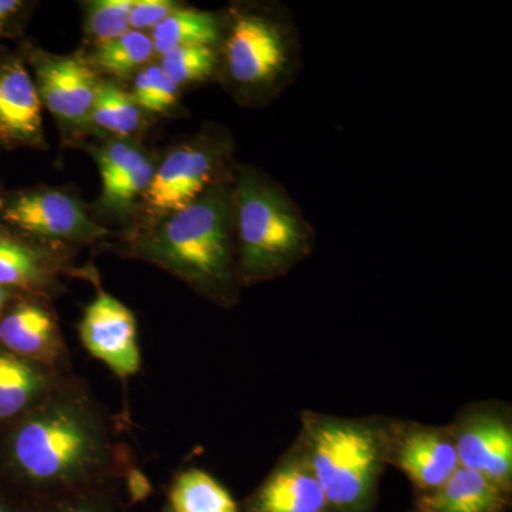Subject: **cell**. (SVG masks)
<instances>
[{
    "instance_id": "6da1fadb",
    "label": "cell",
    "mask_w": 512,
    "mask_h": 512,
    "mask_svg": "<svg viewBox=\"0 0 512 512\" xmlns=\"http://www.w3.org/2000/svg\"><path fill=\"white\" fill-rule=\"evenodd\" d=\"M234 170V168H232ZM131 254L160 266L217 305H235L238 281L232 171L183 210L138 229Z\"/></svg>"
},
{
    "instance_id": "7a4b0ae2",
    "label": "cell",
    "mask_w": 512,
    "mask_h": 512,
    "mask_svg": "<svg viewBox=\"0 0 512 512\" xmlns=\"http://www.w3.org/2000/svg\"><path fill=\"white\" fill-rule=\"evenodd\" d=\"M109 458L104 420L74 394H47L6 427L0 440V468L35 485L79 483L107 466Z\"/></svg>"
},
{
    "instance_id": "3957f363",
    "label": "cell",
    "mask_w": 512,
    "mask_h": 512,
    "mask_svg": "<svg viewBox=\"0 0 512 512\" xmlns=\"http://www.w3.org/2000/svg\"><path fill=\"white\" fill-rule=\"evenodd\" d=\"M232 215L241 288L282 278L315 248V229L301 208L258 168L234 165Z\"/></svg>"
},
{
    "instance_id": "277c9868",
    "label": "cell",
    "mask_w": 512,
    "mask_h": 512,
    "mask_svg": "<svg viewBox=\"0 0 512 512\" xmlns=\"http://www.w3.org/2000/svg\"><path fill=\"white\" fill-rule=\"evenodd\" d=\"M301 443L332 512H372L387 464L386 417L301 414Z\"/></svg>"
},
{
    "instance_id": "5b68a950",
    "label": "cell",
    "mask_w": 512,
    "mask_h": 512,
    "mask_svg": "<svg viewBox=\"0 0 512 512\" xmlns=\"http://www.w3.org/2000/svg\"><path fill=\"white\" fill-rule=\"evenodd\" d=\"M222 18L218 74L239 103H271L301 69L302 47L291 12L278 3H242Z\"/></svg>"
},
{
    "instance_id": "8992f818",
    "label": "cell",
    "mask_w": 512,
    "mask_h": 512,
    "mask_svg": "<svg viewBox=\"0 0 512 512\" xmlns=\"http://www.w3.org/2000/svg\"><path fill=\"white\" fill-rule=\"evenodd\" d=\"M234 141L228 131L208 127L168 151L143 202L151 220L183 210L234 168Z\"/></svg>"
},
{
    "instance_id": "52a82bcc",
    "label": "cell",
    "mask_w": 512,
    "mask_h": 512,
    "mask_svg": "<svg viewBox=\"0 0 512 512\" xmlns=\"http://www.w3.org/2000/svg\"><path fill=\"white\" fill-rule=\"evenodd\" d=\"M0 222L47 244L89 245L109 235L79 197L59 187L0 188Z\"/></svg>"
},
{
    "instance_id": "ba28073f",
    "label": "cell",
    "mask_w": 512,
    "mask_h": 512,
    "mask_svg": "<svg viewBox=\"0 0 512 512\" xmlns=\"http://www.w3.org/2000/svg\"><path fill=\"white\" fill-rule=\"evenodd\" d=\"M19 53L32 69L43 109L59 126L72 133L90 126L100 79L87 57L50 55L32 45H23Z\"/></svg>"
},
{
    "instance_id": "9c48e42d",
    "label": "cell",
    "mask_w": 512,
    "mask_h": 512,
    "mask_svg": "<svg viewBox=\"0 0 512 512\" xmlns=\"http://www.w3.org/2000/svg\"><path fill=\"white\" fill-rule=\"evenodd\" d=\"M460 467L477 471L497 487L512 490L510 407L498 402L470 404L450 424Z\"/></svg>"
},
{
    "instance_id": "30bf717a",
    "label": "cell",
    "mask_w": 512,
    "mask_h": 512,
    "mask_svg": "<svg viewBox=\"0 0 512 512\" xmlns=\"http://www.w3.org/2000/svg\"><path fill=\"white\" fill-rule=\"evenodd\" d=\"M387 464L420 495L433 493L460 467L450 426L387 419Z\"/></svg>"
},
{
    "instance_id": "8fae6325",
    "label": "cell",
    "mask_w": 512,
    "mask_h": 512,
    "mask_svg": "<svg viewBox=\"0 0 512 512\" xmlns=\"http://www.w3.org/2000/svg\"><path fill=\"white\" fill-rule=\"evenodd\" d=\"M79 335L87 352L120 379L126 380L140 370L136 316L103 289L84 308Z\"/></svg>"
},
{
    "instance_id": "7c38bea8",
    "label": "cell",
    "mask_w": 512,
    "mask_h": 512,
    "mask_svg": "<svg viewBox=\"0 0 512 512\" xmlns=\"http://www.w3.org/2000/svg\"><path fill=\"white\" fill-rule=\"evenodd\" d=\"M43 104L19 50L0 46V148L46 150Z\"/></svg>"
},
{
    "instance_id": "4fadbf2b",
    "label": "cell",
    "mask_w": 512,
    "mask_h": 512,
    "mask_svg": "<svg viewBox=\"0 0 512 512\" xmlns=\"http://www.w3.org/2000/svg\"><path fill=\"white\" fill-rule=\"evenodd\" d=\"M62 248L0 222V288L45 301L59 289L64 268Z\"/></svg>"
},
{
    "instance_id": "5bb4252c",
    "label": "cell",
    "mask_w": 512,
    "mask_h": 512,
    "mask_svg": "<svg viewBox=\"0 0 512 512\" xmlns=\"http://www.w3.org/2000/svg\"><path fill=\"white\" fill-rule=\"evenodd\" d=\"M245 512H332L298 439L256 488Z\"/></svg>"
},
{
    "instance_id": "9a60e30c",
    "label": "cell",
    "mask_w": 512,
    "mask_h": 512,
    "mask_svg": "<svg viewBox=\"0 0 512 512\" xmlns=\"http://www.w3.org/2000/svg\"><path fill=\"white\" fill-rule=\"evenodd\" d=\"M90 153L100 171L101 207L114 214L130 210L153 180L156 160L138 144L120 138L93 147Z\"/></svg>"
},
{
    "instance_id": "2e32d148",
    "label": "cell",
    "mask_w": 512,
    "mask_h": 512,
    "mask_svg": "<svg viewBox=\"0 0 512 512\" xmlns=\"http://www.w3.org/2000/svg\"><path fill=\"white\" fill-rule=\"evenodd\" d=\"M0 346L43 366L62 349L59 326L43 299L19 295L0 315Z\"/></svg>"
},
{
    "instance_id": "e0dca14e",
    "label": "cell",
    "mask_w": 512,
    "mask_h": 512,
    "mask_svg": "<svg viewBox=\"0 0 512 512\" xmlns=\"http://www.w3.org/2000/svg\"><path fill=\"white\" fill-rule=\"evenodd\" d=\"M510 494L477 471L458 467L433 493L420 495L417 512H505Z\"/></svg>"
},
{
    "instance_id": "ac0fdd59",
    "label": "cell",
    "mask_w": 512,
    "mask_h": 512,
    "mask_svg": "<svg viewBox=\"0 0 512 512\" xmlns=\"http://www.w3.org/2000/svg\"><path fill=\"white\" fill-rule=\"evenodd\" d=\"M49 367L0 346V427H9L49 394Z\"/></svg>"
},
{
    "instance_id": "d6986e66",
    "label": "cell",
    "mask_w": 512,
    "mask_h": 512,
    "mask_svg": "<svg viewBox=\"0 0 512 512\" xmlns=\"http://www.w3.org/2000/svg\"><path fill=\"white\" fill-rule=\"evenodd\" d=\"M224 18L187 6H178L156 29L151 30L154 50L158 55L190 46L220 47Z\"/></svg>"
},
{
    "instance_id": "ffe728a7",
    "label": "cell",
    "mask_w": 512,
    "mask_h": 512,
    "mask_svg": "<svg viewBox=\"0 0 512 512\" xmlns=\"http://www.w3.org/2000/svg\"><path fill=\"white\" fill-rule=\"evenodd\" d=\"M170 501L174 512H239L227 488L200 468H188L175 477Z\"/></svg>"
},
{
    "instance_id": "44dd1931",
    "label": "cell",
    "mask_w": 512,
    "mask_h": 512,
    "mask_svg": "<svg viewBox=\"0 0 512 512\" xmlns=\"http://www.w3.org/2000/svg\"><path fill=\"white\" fill-rule=\"evenodd\" d=\"M154 53L156 50L150 35L130 29L117 39L94 47L87 60L96 73L110 74L121 79L136 74Z\"/></svg>"
},
{
    "instance_id": "7402d4cb",
    "label": "cell",
    "mask_w": 512,
    "mask_h": 512,
    "mask_svg": "<svg viewBox=\"0 0 512 512\" xmlns=\"http://www.w3.org/2000/svg\"><path fill=\"white\" fill-rule=\"evenodd\" d=\"M92 124L126 140L143 128L144 113L138 109L130 93L110 80L100 79L94 99Z\"/></svg>"
},
{
    "instance_id": "603a6c76",
    "label": "cell",
    "mask_w": 512,
    "mask_h": 512,
    "mask_svg": "<svg viewBox=\"0 0 512 512\" xmlns=\"http://www.w3.org/2000/svg\"><path fill=\"white\" fill-rule=\"evenodd\" d=\"M158 66L181 89L217 76L220 73V50L212 46L181 47L161 56Z\"/></svg>"
},
{
    "instance_id": "cb8c5ba5",
    "label": "cell",
    "mask_w": 512,
    "mask_h": 512,
    "mask_svg": "<svg viewBox=\"0 0 512 512\" xmlns=\"http://www.w3.org/2000/svg\"><path fill=\"white\" fill-rule=\"evenodd\" d=\"M130 96L143 113L164 114L178 106L181 89L158 64H150L134 74Z\"/></svg>"
},
{
    "instance_id": "d4e9b609",
    "label": "cell",
    "mask_w": 512,
    "mask_h": 512,
    "mask_svg": "<svg viewBox=\"0 0 512 512\" xmlns=\"http://www.w3.org/2000/svg\"><path fill=\"white\" fill-rule=\"evenodd\" d=\"M134 0H96L89 3L84 19L86 35L94 46L103 45L130 30Z\"/></svg>"
},
{
    "instance_id": "484cf974",
    "label": "cell",
    "mask_w": 512,
    "mask_h": 512,
    "mask_svg": "<svg viewBox=\"0 0 512 512\" xmlns=\"http://www.w3.org/2000/svg\"><path fill=\"white\" fill-rule=\"evenodd\" d=\"M178 6L173 0H134L130 12V29L143 33L156 29Z\"/></svg>"
},
{
    "instance_id": "4316f807",
    "label": "cell",
    "mask_w": 512,
    "mask_h": 512,
    "mask_svg": "<svg viewBox=\"0 0 512 512\" xmlns=\"http://www.w3.org/2000/svg\"><path fill=\"white\" fill-rule=\"evenodd\" d=\"M28 8L22 0H0V39L20 36Z\"/></svg>"
},
{
    "instance_id": "83f0119b",
    "label": "cell",
    "mask_w": 512,
    "mask_h": 512,
    "mask_svg": "<svg viewBox=\"0 0 512 512\" xmlns=\"http://www.w3.org/2000/svg\"><path fill=\"white\" fill-rule=\"evenodd\" d=\"M19 293L9 291L6 288H0V315H2L3 311L8 308L10 302L13 299L18 298Z\"/></svg>"
},
{
    "instance_id": "f1b7e54d",
    "label": "cell",
    "mask_w": 512,
    "mask_h": 512,
    "mask_svg": "<svg viewBox=\"0 0 512 512\" xmlns=\"http://www.w3.org/2000/svg\"><path fill=\"white\" fill-rule=\"evenodd\" d=\"M55 512H99L94 510L92 507H86V505H69V507L60 508Z\"/></svg>"
},
{
    "instance_id": "f546056e",
    "label": "cell",
    "mask_w": 512,
    "mask_h": 512,
    "mask_svg": "<svg viewBox=\"0 0 512 512\" xmlns=\"http://www.w3.org/2000/svg\"><path fill=\"white\" fill-rule=\"evenodd\" d=\"M0 512H8V510H6L5 505H3L2 503H0Z\"/></svg>"
}]
</instances>
